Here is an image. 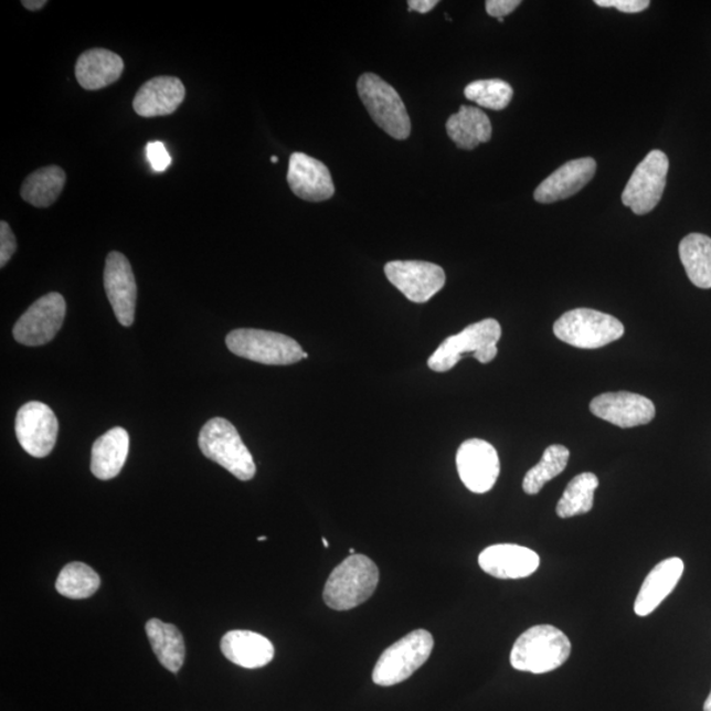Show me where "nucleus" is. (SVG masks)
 I'll use <instances>...</instances> for the list:
<instances>
[{"mask_svg": "<svg viewBox=\"0 0 711 711\" xmlns=\"http://www.w3.org/2000/svg\"><path fill=\"white\" fill-rule=\"evenodd\" d=\"M350 553H351V555H354V550H353V549H351V550H350Z\"/></svg>", "mask_w": 711, "mask_h": 711, "instance_id": "37998d69", "label": "nucleus"}, {"mask_svg": "<svg viewBox=\"0 0 711 711\" xmlns=\"http://www.w3.org/2000/svg\"><path fill=\"white\" fill-rule=\"evenodd\" d=\"M669 160L661 150H651L628 180L622 202L634 214L646 215L658 206L665 193Z\"/></svg>", "mask_w": 711, "mask_h": 711, "instance_id": "1a4fd4ad", "label": "nucleus"}, {"mask_svg": "<svg viewBox=\"0 0 711 711\" xmlns=\"http://www.w3.org/2000/svg\"><path fill=\"white\" fill-rule=\"evenodd\" d=\"M105 290L112 304L116 318L125 327L134 325L138 286H136L132 266L120 252H112L107 256Z\"/></svg>", "mask_w": 711, "mask_h": 711, "instance_id": "4468645a", "label": "nucleus"}, {"mask_svg": "<svg viewBox=\"0 0 711 711\" xmlns=\"http://www.w3.org/2000/svg\"><path fill=\"white\" fill-rule=\"evenodd\" d=\"M485 573L496 579L518 580L531 576L539 569L540 558L535 551L518 544H495L478 556Z\"/></svg>", "mask_w": 711, "mask_h": 711, "instance_id": "f3484780", "label": "nucleus"}, {"mask_svg": "<svg viewBox=\"0 0 711 711\" xmlns=\"http://www.w3.org/2000/svg\"><path fill=\"white\" fill-rule=\"evenodd\" d=\"M225 343L238 358L265 365H291L304 359L297 341L278 332L241 328L230 332Z\"/></svg>", "mask_w": 711, "mask_h": 711, "instance_id": "6e6552de", "label": "nucleus"}, {"mask_svg": "<svg viewBox=\"0 0 711 711\" xmlns=\"http://www.w3.org/2000/svg\"><path fill=\"white\" fill-rule=\"evenodd\" d=\"M321 542H323V544H325L326 549H328V546H330V544H328V542H327V539H326V538L321 539Z\"/></svg>", "mask_w": 711, "mask_h": 711, "instance_id": "58836bf2", "label": "nucleus"}, {"mask_svg": "<svg viewBox=\"0 0 711 711\" xmlns=\"http://www.w3.org/2000/svg\"><path fill=\"white\" fill-rule=\"evenodd\" d=\"M66 316L65 298L59 293L41 297L13 327V338L26 347L50 343L63 327Z\"/></svg>", "mask_w": 711, "mask_h": 711, "instance_id": "9d476101", "label": "nucleus"}, {"mask_svg": "<svg viewBox=\"0 0 711 711\" xmlns=\"http://www.w3.org/2000/svg\"><path fill=\"white\" fill-rule=\"evenodd\" d=\"M501 337L502 328L496 319L477 321L444 340L428 359V367L434 372H448L464 355H474L481 364H488L496 359Z\"/></svg>", "mask_w": 711, "mask_h": 711, "instance_id": "7ed1b4c3", "label": "nucleus"}, {"mask_svg": "<svg viewBox=\"0 0 711 711\" xmlns=\"http://www.w3.org/2000/svg\"><path fill=\"white\" fill-rule=\"evenodd\" d=\"M17 247V237L13 235L10 224L2 221L0 223V266L2 268L15 255Z\"/></svg>", "mask_w": 711, "mask_h": 711, "instance_id": "473e14b6", "label": "nucleus"}, {"mask_svg": "<svg viewBox=\"0 0 711 711\" xmlns=\"http://www.w3.org/2000/svg\"><path fill=\"white\" fill-rule=\"evenodd\" d=\"M456 465L465 488L476 495L494 489L501 471L496 448L481 439L464 442L457 450Z\"/></svg>", "mask_w": 711, "mask_h": 711, "instance_id": "f8f14e48", "label": "nucleus"}, {"mask_svg": "<svg viewBox=\"0 0 711 711\" xmlns=\"http://www.w3.org/2000/svg\"><path fill=\"white\" fill-rule=\"evenodd\" d=\"M307 358H309V354H307L306 352H304V359H307Z\"/></svg>", "mask_w": 711, "mask_h": 711, "instance_id": "79ce46f5", "label": "nucleus"}, {"mask_svg": "<svg viewBox=\"0 0 711 711\" xmlns=\"http://www.w3.org/2000/svg\"><path fill=\"white\" fill-rule=\"evenodd\" d=\"M22 4L26 10L39 11L41 9H44V7L46 6V0H23Z\"/></svg>", "mask_w": 711, "mask_h": 711, "instance_id": "e433bc0d", "label": "nucleus"}, {"mask_svg": "<svg viewBox=\"0 0 711 711\" xmlns=\"http://www.w3.org/2000/svg\"><path fill=\"white\" fill-rule=\"evenodd\" d=\"M553 333L564 343L583 350H596L617 341L625 333L620 320L608 314L576 309L566 311L553 325Z\"/></svg>", "mask_w": 711, "mask_h": 711, "instance_id": "423d86ee", "label": "nucleus"}, {"mask_svg": "<svg viewBox=\"0 0 711 711\" xmlns=\"http://www.w3.org/2000/svg\"><path fill=\"white\" fill-rule=\"evenodd\" d=\"M385 275L403 296L414 304H426L446 285V273L427 262H391Z\"/></svg>", "mask_w": 711, "mask_h": 711, "instance_id": "ddd939ff", "label": "nucleus"}, {"mask_svg": "<svg viewBox=\"0 0 711 711\" xmlns=\"http://www.w3.org/2000/svg\"><path fill=\"white\" fill-rule=\"evenodd\" d=\"M596 170L597 162L592 157L565 162L539 184L533 198L544 204L566 200L585 188L596 174Z\"/></svg>", "mask_w": 711, "mask_h": 711, "instance_id": "a211bd4d", "label": "nucleus"}, {"mask_svg": "<svg viewBox=\"0 0 711 711\" xmlns=\"http://www.w3.org/2000/svg\"><path fill=\"white\" fill-rule=\"evenodd\" d=\"M99 586V574L92 566L78 562L65 565L56 581V590L61 596L71 599L92 597Z\"/></svg>", "mask_w": 711, "mask_h": 711, "instance_id": "c756f323", "label": "nucleus"}, {"mask_svg": "<svg viewBox=\"0 0 711 711\" xmlns=\"http://www.w3.org/2000/svg\"><path fill=\"white\" fill-rule=\"evenodd\" d=\"M447 134L457 148L475 149L480 144L488 142L494 135V127L488 115L480 108L461 106L459 113L447 120Z\"/></svg>", "mask_w": 711, "mask_h": 711, "instance_id": "b1692460", "label": "nucleus"}, {"mask_svg": "<svg viewBox=\"0 0 711 711\" xmlns=\"http://www.w3.org/2000/svg\"><path fill=\"white\" fill-rule=\"evenodd\" d=\"M570 449L553 444L544 450L542 460L524 476L523 490L530 496L540 494L546 482L562 475L570 461Z\"/></svg>", "mask_w": 711, "mask_h": 711, "instance_id": "c85d7f7f", "label": "nucleus"}, {"mask_svg": "<svg viewBox=\"0 0 711 711\" xmlns=\"http://www.w3.org/2000/svg\"><path fill=\"white\" fill-rule=\"evenodd\" d=\"M679 252L690 283L700 289H711V238L690 234L682 238Z\"/></svg>", "mask_w": 711, "mask_h": 711, "instance_id": "bb28decb", "label": "nucleus"}, {"mask_svg": "<svg viewBox=\"0 0 711 711\" xmlns=\"http://www.w3.org/2000/svg\"><path fill=\"white\" fill-rule=\"evenodd\" d=\"M358 92L375 125L396 140L408 138L412 134V121L394 87L379 75L365 73L358 81Z\"/></svg>", "mask_w": 711, "mask_h": 711, "instance_id": "39448f33", "label": "nucleus"}, {"mask_svg": "<svg viewBox=\"0 0 711 711\" xmlns=\"http://www.w3.org/2000/svg\"><path fill=\"white\" fill-rule=\"evenodd\" d=\"M277 161H278L277 157H276V156H273V157H272V162H273V163H276Z\"/></svg>", "mask_w": 711, "mask_h": 711, "instance_id": "a19ab883", "label": "nucleus"}, {"mask_svg": "<svg viewBox=\"0 0 711 711\" xmlns=\"http://www.w3.org/2000/svg\"><path fill=\"white\" fill-rule=\"evenodd\" d=\"M65 182L66 174L63 168L57 166L41 168L25 178L20 194L32 206L50 208L63 193Z\"/></svg>", "mask_w": 711, "mask_h": 711, "instance_id": "a878e982", "label": "nucleus"}, {"mask_svg": "<svg viewBox=\"0 0 711 711\" xmlns=\"http://www.w3.org/2000/svg\"><path fill=\"white\" fill-rule=\"evenodd\" d=\"M125 71V61L119 54L95 47L82 53L75 65V77L85 91H100L115 84Z\"/></svg>", "mask_w": 711, "mask_h": 711, "instance_id": "4be33fe9", "label": "nucleus"}, {"mask_svg": "<svg viewBox=\"0 0 711 711\" xmlns=\"http://www.w3.org/2000/svg\"><path fill=\"white\" fill-rule=\"evenodd\" d=\"M521 0H488L487 12L491 18L503 19L521 6Z\"/></svg>", "mask_w": 711, "mask_h": 711, "instance_id": "f704fd0d", "label": "nucleus"}, {"mask_svg": "<svg viewBox=\"0 0 711 711\" xmlns=\"http://www.w3.org/2000/svg\"><path fill=\"white\" fill-rule=\"evenodd\" d=\"M571 651V640L562 630L551 625H538L517 639L510 662L517 671L549 673L562 667L570 659Z\"/></svg>", "mask_w": 711, "mask_h": 711, "instance_id": "f257e3e1", "label": "nucleus"}, {"mask_svg": "<svg viewBox=\"0 0 711 711\" xmlns=\"http://www.w3.org/2000/svg\"><path fill=\"white\" fill-rule=\"evenodd\" d=\"M221 649L231 662L247 669L263 668L275 658V646L272 641L253 632L234 630L225 634Z\"/></svg>", "mask_w": 711, "mask_h": 711, "instance_id": "412c9836", "label": "nucleus"}, {"mask_svg": "<svg viewBox=\"0 0 711 711\" xmlns=\"http://www.w3.org/2000/svg\"><path fill=\"white\" fill-rule=\"evenodd\" d=\"M187 97L181 79L156 77L144 84L135 95L134 109L142 118H156L177 112Z\"/></svg>", "mask_w": 711, "mask_h": 711, "instance_id": "6ab92c4d", "label": "nucleus"}, {"mask_svg": "<svg viewBox=\"0 0 711 711\" xmlns=\"http://www.w3.org/2000/svg\"><path fill=\"white\" fill-rule=\"evenodd\" d=\"M703 711H711V692H710L705 703H703Z\"/></svg>", "mask_w": 711, "mask_h": 711, "instance_id": "4c0bfd02", "label": "nucleus"}, {"mask_svg": "<svg viewBox=\"0 0 711 711\" xmlns=\"http://www.w3.org/2000/svg\"><path fill=\"white\" fill-rule=\"evenodd\" d=\"M129 453V435L115 427L95 441L92 450V471L99 480H112L125 467Z\"/></svg>", "mask_w": 711, "mask_h": 711, "instance_id": "5701e85b", "label": "nucleus"}, {"mask_svg": "<svg viewBox=\"0 0 711 711\" xmlns=\"http://www.w3.org/2000/svg\"><path fill=\"white\" fill-rule=\"evenodd\" d=\"M598 485V477L591 471L574 477L558 502V516L566 519L590 512L593 509L594 494Z\"/></svg>", "mask_w": 711, "mask_h": 711, "instance_id": "cd10ccee", "label": "nucleus"}, {"mask_svg": "<svg viewBox=\"0 0 711 711\" xmlns=\"http://www.w3.org/2000/svg\"><path fill=\"white\" fill-rule=\"evenodd\" d=\"M15 433L20 446L26 454L38 459L50 455L56 446L59 436V421L53 410L41 402H29L20 407Z\"/></svg>", "mask_w": 711, "mask_h": 711, "instance_id": "9b49d317", "label": "nucleus"}, {"mask_svg": "<svg viewBox=\"0 0 711 711\" xmlns=\"http://www.w3.org/2000/svg\"><path fill=\"white\" fill-rule=\"evenodd\" d=\"M287 182L300 200L323 202L335 194L330 170L323 162L305 153H293L289 161Z\"/></svg>", "mask_w": 711, "mask_h": 711, "instance_id": "dca6fc26", "label": "nucleus"}, {"mask_svg": "<svg viewBox=\"0 0 711 711\" xmlns=\"http://www.w3.org/2000/svg\"><path fill=\"white\" fill-rule=\"evenodd\" d=\"M464 95L478 106L501 112L510 105L514 91L502 79H480L465 87Z\"/></svg>", "mask_w": 711, "mask_h": 711, "instance_id": "7c9ffc66", "label": "nucleus"}, {"mask_svg": "<svg viewBox=\"0 0 711 711\" xmlns=\"http://www.w3.org/2000/svg\"><path fill=\"white\" fill-rule=\"evenodd\" d=\"M146 632L161 666L173 673L180 671L187 656L181 632L174 625L166 624L160 619L148 620Z\"/></svg>", "mask_w": 711, "mask_h": 711, "instance_id": "393cba45", "label": "nucleus"}, {"mask_svg": "<svg viewBox=\"0 0 711 711\" xmlns=\"http://www.w3.org/2000/svg\"><path fill=\"white\" fill-rule=\"evenodd\" d=\"M591 412L597 418L620 428L647 425L656 414L652 401L630 392L597 395L591 402Z\"/></svg>", "mask_w": 711, "mask_h": 711, "instance_id": "2eb2a0df", "label": "nucleus"}, {"mask_svg": "<svg viewBox=\"0 0 711 711\" xmlns=\"http://www.w3.org/2000/svg\"><path fill=\"white\" fill-rule=\"evenodd\" d=\"M599 7H614L625 13H638L648 9L649 0H596Z\"/></svg>", "mask_w": 711, "mask_h": 711, "instance_id": "72a5a7b5", "label": "nucleus"}, {"mask_svg": "<svg viewBox=\"0 0 711 711\" xmlns=\"http://www.w3.org/2000/svg\"><path fill=\"white\" fill-rule=\"evenodd\" d=\"M202 454L221 465L238 480L250 481L256 475V464L237 429L224 418H213L203 426L198 439Z\"/></svg>", "mask_w": 711, "mask_h": 711, "instance_id": "20e7f679", "label": "nucleus"}, {"mask_svg": "<svg viewBox=\"0 0 711 711\" xmlns=\"http://www.w3.org/2000/svg\"><path fill=\"white\" fill-rule=\"evenodd\" d=\"M147 157L150 167L156 173L166 172L170 163H172V157H170L167 147L161 141H150L148 144Z\"/></svg>", "mask_w": 711, "mask_h": 711, "instance_id": "2f4dec72", "label": "nucleus"}, {"mask_svg": "<svg viewBox=\"0 0 711 711\" xmlns=\"http://www.w3.org/2000/svg\"><path fill=\"white\" fill-rule=\"evenodd\" d=\"M683 569L686 565L680 558H669L656 565L641 584L634 604L635 614L647 617L654 613L679 584Z\"/></svg>", "mask_w": 711, "mask_h": 711, "instance_id": "aec40b11", "label": "nucleus"}, {"mask_svg": "<svg viewBox=\"0 0 711 711\" xmlns=\"http://www.w3.org/2000/svg\"><path fill=\"white\" fill-rule=\"evenodd\" d=\"M379 581L378 565L368 556L354 553L328 577L323 592L325 603L333 611H351L373 596Z\"/></svg>", "mask_w": 711, "mask_h": 711, "instance_id": "f03ea898", "label": "nucleus"}, {"mask_svg": "<svg viewBox=\"0 0 711 711\" xmlns=\"http://www.w3.org/2000/svg\"><path fill=\"white\" fill-rule=\"evenodd\" d=\"M437 0H408V11H416L420 13H427L434 10L437 6Z\"/></svg>", "mask_w": 711, "mask_h": 711, "instance_id": "c9c22d12", "label": "nucleus"}, {"mask_svg": "<svg viewBox=\"0 0 711 711\" xmlns=\"http://www.w3.org/2000/svg\"><path fill=\"white\" fill-rule=\"evenodd\" d=\"M266 539H268V538H266V537H258V539H257V540H258V542H265V540H266Z\"/></svg>", "mask_w": 711, "mask_h": 711, "instance_id": "ea45409f", "label": "nucleus"}, {"mask_svg": "<svg viewBox=\"0 0 711 711\" xmlns=\"http://www.w3.org/2000/svg\"><path fill=\"white\" fill-rule=\"evenodd\" d=\"M434 638L426 630H415L386 648L373 669L372 679L380 687H393L412 677L428 660Z\"/></svg>", "mask_w": 711, "mask_h": 711, "instance_id": "0eeeda50", "label": "nucleus"}]
</instances>
